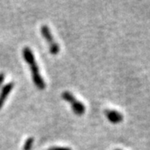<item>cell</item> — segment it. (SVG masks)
I'll use <instances>...</instances> for the list:
<instances>
[{
	"instance_id": "52a82bcc",
	"label": "cell",
	"mask_w": 150,
	"mask_h": 150,
	"mask_svg": "<svg viewBox=\"0 0 150 150\" xmlns=\"http://www.w3.org/2000/svg\"><path fill=\"white\" fill-rule=\"evenodd\" d=\"M48 150H72L69 148H64V147H51Z\"/></svg>"
},
{
	"instance_id": "6da1fadb",
	"label": "cell",
	"mask_w": 150,
	"mask_h": 150,
	"mask_svg": "<svg viewBox=\"0 0 150 150\" xmlns=\"http://www.w3.org/2000/svg\"><path fill=\"white\" fill-rule=\"evenodd\" d=\"M23 56L24 60L26 61V63L30 66L33 81L34 84L36 85L38 89H40V90L44 89L46 87V84H45V82L43 81L42 76L40 75L38 66L36 63L35 57L33 54L32 50L28 47H24L23 49Z\"/></svg>"
},
{
	"instance_id": "8992f818",
	"label": "cell",
	"mask_w": 150,
	"mask_h": 150,
	"mask_svg": "<svg viewBox=\"0 0 150 150\" xmlns=\"http://www.w3.org/2000/svg\"><path fill=\"white\" fill-rule=\"evenodd\" d=\"M33 138H28L27 139V140L25 141L24 143V145H23V150H31L32 149L33 144Z\"/></svg>"
},
{
	"instance_id": "ba28073f",
	"label": "cell",
	"mask_w": 150,
	"mask_h": 150,
	"mask_svg": "<svg viewBox=\"0 0 150 150\" xmlns=\"http://www.w3.org/2000/svg\"><path fill=\"white\" fill-rule=\"evenodd\" d=\"M4 80V74L3 73H1V74H0V86L2 85Z\"/></svg>"
},
{
	"instance_id": "9c48e42d",
	"label": "cell",
	"mask_w": 150,
	"mask_h": 150,
	"mask_svg": "<svg viewBox=\"0 0 150 150\" xmlns=\"http://www.w3.org/2000/svg\"><path fill=\"white\" fill-rule=\"evenodd\" d=\"M115 150H122V149H116Z\"/></svg>"
},
{
	"instance_id": "7a4b0ae2",
	"label": "cell",
	"mask_w": 150,
	"mask_h": 150,
	"mask_svg": "<svg viewBox=\"0 0 150 150\" xmlns=\"http://www.w3.org/2000/svg\"><path fill=\"white\" fill-rule=\"evenodd\" d=\"M62 98L65 101L69 102L71 104V107L73 111L75 112V114L80 116L83 115L85 112V106L84 104L80 101H79L70 92L64 91L62 93Z\"/></svg>"
},
{
	"instance_id": "277c9868",
	"label": "cell",
	"mask_w": 150,
	"mask_h": 150,
	"mask_svg": "<svg viewBox=\"0 0 150 150\" xmlns=\"http://www.w3.org/2000/svg\"><path fill=\"white\" fill-rule=\"evenodd\" d=\"M104 113L106 115V117L108 119V121L110 123L113 124H118L121 123L123 120V116L121 112H118L116 110H112V109H106L104 111Z\"/></svg>"
},
{
	"instance_id": "3957f363",
	"label": "cell",
	"mask_w": 150,
	"mask_h": 150,
	"mask_svg": "<svg viewBox=\"0 0 150 150\" xmlns=\"http://www.w3.org/2000/svg\"><path fill=\"white\" fill-rule=\"evenodd\" d=\"M41 33L43 35V37L45 38V40L48 42L49 45V51L53 55H56L59 54L60 48H59V44L55 42L54 37L52 35V33L50 32L49 28L47 25H42L41 27Z\"/></svg>"
},
{
	"instance_id": "5b68a950",
	"label": "cell",
	"mask_w": 150,
	"mask_h": 150,
	"mask_svg": "<svg viewBox=\"0 0 150 150\" xmlns=\"http://www.w3.org/2000/svg\"><path fill=\"white\" fill-rule=\"evenodd\" d=\"M13 87H14V83H13V82L8 83L5 86L3 87L1 93H0V108L4 105V103L5 102V99L7 98V97L8 96V94L12 91V89L13 88Z\"/></svg>"
}]
</instances>
